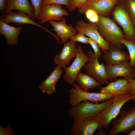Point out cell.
<instances>
[{
	"label": "cell",
	"mask_w": 135,
	"mask_h": 135,
	"mask_svg": "<svg viewBox=\"0 0 135 135\" xmlns=\"http://www.w3.org/2000/svg\"><path fill=\"white\" fill-rule=\"evenodd\" d=\"M132 97V95L127 93L119 96L114 101L104 108L98 116L99 122L98 129L104 128L107 130H109L110 122L116 118L123 106Z\"/></svg>",
	"instance_id": "1"
},
{
	"label": "cell",
	"mask_w": 135,
	"mask_h": 135,
	"mask_svg": "<svg viewBox=\"0 0 135 135\" xmlns=\"http://www.w3.org/2000/svg\"><path fill=\"white\" fill-rule=\"evenodd\" d=\"M97 24L98 31L104 40L111 45L122 47V44L118 40L125 38L124 34L113 20L108 17L99 15Z\"/></svg>",
	"instance_id": "2"
},
{
	"label": "cell",
	"mask_w": 135,
	"mask_h": 135,
	"mask_svg": "<svg viewBox=\"0 0 135 135\" xmlns=\"http://www.w3.org/2000/svg\"><path fill=\"white\" fill-rule=\"evenodd\" d=\"M118 96L100 104L87 100L82 101L75 106H70L68 110V114L73 119L81 117L98 116L102 110Z\"/></svg>",
	"instance_id": "3"
},
{
	"label": "cell",
	"mask_w": 135,
	"mask_h": 135,
	"mask_svg": "<svg viewBox=\"0 0 135 135\" xmlns=\"http://www.w3.org/2000/svg\"><path fill=\"white\" fill-rule=\"evenodd\" d=\"M72 86L69 92L68 103L70 106H75L84 101L95 103L104 102L118 96L111 94L84 91L79 88L77 84H74Z\"/></svg>",
	"instance_id": "4"
},
{
	"label": "cell",
	"mask_w": 135,
	"mask_h": 135,
	"mask_svg": "<svg viewBox=\"0 0 135 135\" xmlns=\"http://www.w3.org/2000/svg\"><path fill=\"white\" fill-rule=\"evenodd\" d=\"M118 118L112 120V126L108 134L117 135L123 132L128 135L135 129V106L128 110L120 112Z\"/></svg>",
	"instance_id": "5"
},
{
	"label": "cell",
	"mask_w": 135,
	"mask_h": 135,
	"mask_svg": "<svg viewBox=\"0 0 135 135\" xmlns=\"http://www.w3.org/2000/svg\"><path fill=\"white\" fill-rule=\"evenodd\" d=\"M112 13L114 20L122 28L125 38L135 41V28L126 7L118 6L114 8Z\"/></svg>",
	"instance_id": "6"
},
{
	"label": "cell",
	"mask_w": 135,
	"mask_h": 135,
	"mask_svg": "<svg viewBox=\"0 0 135 135\" xmlns=\"http://www.w3.org/2000/svg\"><path fill=\"white\" fill-rule=\"evenodd\" d=\"M89 61L84 66L86 74L93 78L100 84L109 83L105 66L103 62L100 63L99 58L90 50L88 52Z\"/></svg>",
	"instance_id": "7"
},
{
	"label": "cell",
	"mask_w": 135,
	"mask_h": 135,
	"mask_svg": "<svg viewBox=\"0 0 135 135\" xmlns=\"http://www.w3.org/2000/svg\"><path fill=\"white\" fill-rule=\"evenodd\" d=\"M75 27L78 32L83 34L95 42L102 52L107 51L109 49L110 44L104 40L99 33L97 23L86 22L81 20L76 22Z\"/></svg>",
	"instance_id": "8"
},
{
	"label": "cell",
	"mask_w": 135,
	"mask_h": 135,
	"mask_svg": "<svg viewBox=\"0 0 135 135\" xmlns=\"http://www.w3.org/2000/svg\"><path fill=\"white\" fill-rule=\"evenodd\" d=\"M74 120L70 131L72 135H92L99 126L98 116L81 117Z\"/></svg>",
	"instance_id": "9"
},
{
	"label": "cell",
	"mask_w": 135,
	"mask_h": 135,
	"mask_svg": "<svg viewBox=\"0 0 135 135\" xmlns=\"http://www.w3.org/2000/svg\"><path fill=\"white\" fill-rule=\"evenodd\" d=\"M78 54L74 62L69 67L64 68L65 73L63 76V80L70 84H73L76 81V77L82 67L89 60L88 56L84 52L82 46H77Z\"/></svg>",
	"instance_id": "10"
},
{
	"label": "cell",
	"mask_w": 135,
	"mask_h": 135,
	"mask_svg": "<svg viewBox=\"0 0 135 135\" xmlns=\"http://www.w3.org/2000/svg\"><path fill=\"white\" fill-rule=\"evenodd\" d=\"M69 15L68 12L62 8L61 5H42L37 19L39 20L40 24H43L50 21H60L64 16Z\"/></svg>",
	"instance_id": "11"
},
{
	"label": "cell",
	"mask_w": 135,
	"mask_h": 135,
	"mask_svg": "<svg viewBox=\"0 0 135 135\" xmlns=\"http://www.w3.org/2000/svg\"><path fill=\"white\" fill-rule=\"evenodd\" d=\"M117 1L116 0H88L78 9V11L83 14L87 10L90 9L99 15L108 17Z\"/></svg>",
	"instance_id": "12"
},
{
	"label": "cell",
	"mask_w": 135,
	"mask_h": 135,
	"mask_svg": "<svg viewBox=\"0 0 135 135\" xmlns=\"http://www.w3.org/2000/svg\"><path fill=\"white\" fill-rule=\"evenodd\" d=\"M0 20L7 24L12 23L17 26L24 24L34 25L42 28L48 32L56 40L58 39V37L56 35L54 34L47 28L35 22L27 14L22 11H19L16 13L12 11L4 13L0 17Z\"/></svg>",
	"instance_id": "13"
},
{
	"label": "cell",
	"mask_w": 135,
	"mask_h": 135,
	"mask_svg": "<svg viewBox=\"0 0 135 135\" xmlns=\"http://www.w3.org/2000/svg\"><path fill=\"white\" fill-rule=\"evenodd\" d=\"M108 80L122 76L129 80L135 78V69L128 62H123L113 65L105 66Z\"/></svg>",
	"instance_id": "14"
},
{
	"label": "cell",
	"mask_w": 135,
	"mask_h": 135,
	"mask_svg": "<svg viewBox=\"0 0 135 135\" xmlns=\"http://www.w3.org/2000/svg\"><path fill=\"white\" fill-rule=\"evenodd\" d=\"M64 44L60 53L55 55L54 58V63L60 68L66 66L73 58L77 56L78 50L75 41L70 38Z\"/></svg>",
	"instance_id": "15"
},
{
	"label": "cell",
	"mask_w": 135,
	"mask_h": 135,
	"mask_svg": "<svg viewBox=\"0 0 135 135\" xmlns=\"http://www.w3.org/2000/svg\"><path fill=\"white\" fill-rule=\"evenodd\" d=\"M66 21V18L64 16L60 21L49 22L52 26V30L56 32V35L61 39L62 43L64 44L68 41L70 36L76 35L78 32L72 25L67 24Z\"/></svg>",
	"instance_id": "16"
},
{
	"label": "cell",
	"mask_w": 135,
	"mask_h": 135,
	"mask_svg": "<svg viewBox=\"0 0 135 135\" xmlns=\"http://www.w3.org/2000/svg\"><path fill=\"white\" fill-rule=\"evenodd\" d=\"M63 73L61 68L58 66L55 67L50 75L40 84L39 88L43 94L49 95L55 92L56 84Z\"/></svg>",
	"instance_id": "17"
},
{
	"label": "cell",
	"mask_w": 135,
	"mask_h": 135,
	"mask_svg": "<svg viewBox=\"0 0 135 135\" xmlns=\"http://www.w3.org/2000/svg\"><path fill=\"white\" fill-rule=\"evenodd\" d=\"M102 52L103 58L106 65H114L123 62H128L130 60L129 55L127 53L111 44L108 50Z\"/></svg>",
	"instance_id": "18"
},
{
	"label": "cell",
	"mask_w": 135,
	"mask_h": 135,
	"mask_svg": "<svg viewBox=\"0 0 135 135\" xmlns=\"http://www.w3.org/2000/svg\"><path fill=\"white\" fill-rule=\"evenodd\" d=\"M7 8L5 13L16 10L24 12L34 21L36 20L34 8L28 0H6Z\"/></svg>",
	"instance_id": "19"
},
{
	"label": "cell",
	"mask_w": 135,
	"mask_h": 135,
	"mask_svg": "<svg viewBox=\"0 0 135 135\" xmlns=\"http://www.w3.org/2000/svg\"><path fill=\"white\" fill-rule=\"evenodd\" d=\"M22 28V26L16 27L10 26L0 20V34L6 37V43L9 45L15 46L18 45V36Z\"/></svg>",
	"instance_id": "20"
},
{
	"label": "cell",
	"mask_w": 135,
	"mask_h": 135,
	"mask_svg": "<svg viewBox=\"0 0 135 135\" xmlns=\"http://www.w3.org/2000/svg\"><path fill=\"white\" fill-rule=\"evenodd\" d=\"M130 80L124 78H120L114 81L109 82L105 86L100 87L99 92L111 94L116 96L126 94Z\"/></svg>",
	"instance_id": "21"
},
{
	"label": "cell",
	"mask_w": 135,
	"mask_h": 135,
	"mask_svg": "<svg viewBox=\"0 0 135 135\" xmlns=\"http://www.w3.org/2000/svg\"><path fill=\"white\" fill-rule=\"evenodd\" d=\"M76 81L80 89L86 92H88L90 89L99 87L101 85L93 78L87 74L83 73L80 71L76 77Z\"/></svg>",
	"instance_id": "22"
},
{
	"label": "cell",
	"mask_w": 135,
	"mask_h": 135,
	"mask_svg": "<svg viewBox=\"0 0 135 135\" xmlns=\"http://www.w3.org/2000/svg\"><path fill=\"white\" fill-rule=\"evenodd\" d=\"M118 41L127 48L129 53L130 62V66L135 68V41L130 40L125 38L120 39Z\"/></svg>",
	"instance_id": "23"
},
{
	"label": "cell",
	"mask_w": 135,
	"mask_h": 135,
	"mask_svg": "<svg viewBox=\"0 0 135 135\" xmlns=\"http://www.w3.org/2000/svg\"><path fill=\"white\" fill-rule=\"evenodd\" d=\"M85 14L86 18L93 23H97L99 20V15L94 11L90 9L86 10Z\"/></svg>",
	"instance_id": "24"
},
{
	"label": "cell",
	"mask_w": 135,
	"mask_h": 135,
	"mask_svg": "<svg viewBox=\"0 0 135 135\" xmlns=\"http://www.w3.org/2000/svg\"><path fill=\"white\" fill-rule=\"evenodd\" d=\"M70 38L76 42H78L85 44H89L90 38L87 37L83 34L78 32L75 35L70 37Z\"/></svg>",
	"instance_id": "25"
},
{
	"label": "cell",
	"mask_w": 135,
	"mask_h": 135,
	"mask_svg": "<svg viewBox=\"0 0 135 135\" xmlns=\"http://www.w3.org/2000/svg\"><path fill=\"white\" fill-rule=\"evenodd\" d=\"M88 0H69V6L68 8L70 11H74L78 8H80Z\"/></svg>",
	"instance_id": "26"
},
{
	"label": "cell",
	"mask_w": 135,
	"mask_h": 135,
	"mask_svg": "<svg viewBox=\"0 0 135 135\" xmlns=\"http://www.w3.org/2000/svg\"><path fill=\"white\" fill-rule=\"evenodd\" d=\"M52 4H58L66 6L68 8L69 0H42L41 5L45 6Z\"/></svg>",
	"instance_id": "27"
},
{
	"label": "cell",
	"mask_w": 135,
	"mask_h": 135,
	"mask_svg": "<svg viewBox=\"0 0 135 135\" xmlns=\"http://www.w3.org/2000/svg\"><path fill=\"white\" fill-rule=\"evenodd\" d=\"M126 8L131 18L135 17V0H126Z\"/></svg>",
	"instance_id": "28"
},
{
	"label": "cell",
	"mask_w": 135,
	"mask_h": 135,
	"mask_svg": "<svg viewBox=\"0 0 135 135\" xmlns=\"http://www.w3.org/2000/svg\"><path fill=\"white\" fill-rule=\"evenodd\" d=\"M89 44L92 48L94 54L97 57L100 58L101 56L100 47L92 39L90 38Z\"/></svg>",
	"instance_id": "29"
},
{
	"label": "cell",
	"mask_w": 135,
	"mask_h": 135,
	"mask_svg": "<svg viewBox=\"0 0 135 135\" xmlns=\"http://www.w3.org/2000/svg\"><path fill=\"white\" fill-rule=\"evenodd\" d=\"M34 8L35 17L37 19L41 6L42 0H31Z\"/></svg>",
	"instance_id": "30"
},
{
	"label": "cell",
	"mask_w": 135,
	"mask_h": 135,
	"mask_svg": "<svg viewBox=\"0 0 135 135\" xmlns=\"http://www.w3.org/2000/svg\"><path fill=\"white\" fill-rule=\"evenodd\" d=\"M10 125H9L5 128H2L0 125V135H14V131L13 128H10Z\"/></svg>",
	"instance_id": "31"
},
{
	"label": "cell",
	"mask_w": 135,
	"mask_h": 135,
	"mask_svg": "<svg viewBox=\"0 0 135 135\" xmlns=\"http://www.w3.org/2000/svg\"><path fill=\"white\" fill-rule=\"evenodd\" d=\"M126 93L132 95L135 94V78L130 80Z\"/></svg>",
	"instance_id": "32"
},
{
	"label": "cell",
	"mask_w": 135,
	"mask_h": 135,
	"mask_svg": "<svg viewBox=\"0 0 135 135\" xmlns=\"http://www.w3.org/2000/svg\"><path fill=\"white\" fill-rule=\"evenodd\" d=\"M7 8L6 0H0V14L4 13Z\"/></svg>",
	"instance_id": "33"
},
{
	"label": "cell",
	"mask_w": 135,
	"mask_h": 135,
	"mask_svg": "<svg viewBox=\"0 0 135 135\" xmlns=\"http://www.w3.org/2000/svg\"><path fill=\"white\" fill-rule=\"evenodd\" d=\"M133 26L135 28V17L131 18Z\"/></svg>",
	"instance_id": "34"
},
{
	"label": "cell",
	"mask_w": 135,
	"mask_h": 135,
	"mask_svg": "<svg viewBox=\"0 0 135 135\" xmlns=\"http://www.w3.org/2000/svg\"><path fill=\"white\" fill-rule=\"evenodd\" d=\"M128 135H135V129L132 131Z\"/></svg>",
	"instance_id": "35"
},
{
	"label": "cell",
	"mask_w": 135,
	"mask_h": 135,
	"mask_svg": "<svg viewBox=\"0 0 135 135\" xmlns=\"http://www.w3.org/2000/svg\"><path fill=\"white\" fill-rule=\"evenodd\" d=\"M131 100H135V94L133 95V97Z\"/></svg>",
	"instance_id": "36"
},
{
	"label": "cell",
	"mask_w": 135,
	"mask_h": 135,
	"mask_svg": "<svg viewBox=\"0 0 135 135\" xmlns=\"http://www.w3.org/2000/svg\"><path fill=\"white\" fill-rule=\"evenodd\" d=\"M116 0L118 1V0Z\"/></svg>",
	"instance_id": "37"
},
{
	"label": "cell",
	"mask_w": 135,
	"mask_h": 135,
	"mask_svg": "<svg viewBox=\"0 0 135 135\" xmlns=\"http://www.w3.org/2000/svg\"></svg>",
	"instance_id": "38"
}]
</instances>
